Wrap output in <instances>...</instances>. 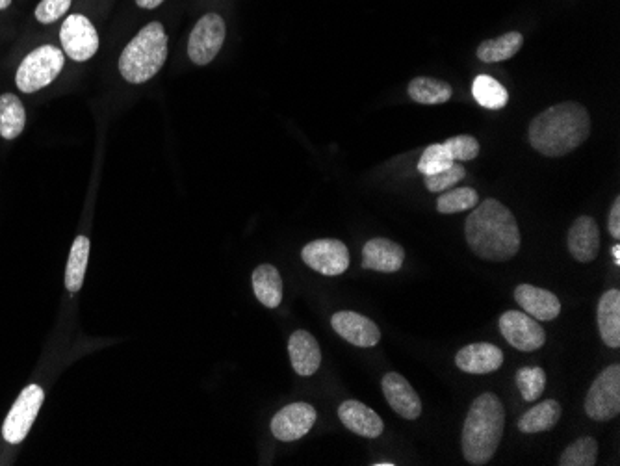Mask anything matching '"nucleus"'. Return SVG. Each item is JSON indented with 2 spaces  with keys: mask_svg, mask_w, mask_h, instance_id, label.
<instances>
[{
  "mask_svg": "<svg viewBox=\"0 0 620 466\" xmlns=\"http://www.w3.org/2000/svg\"><path fill=\"white\" fill-rule=\"evenodd\" d=\"M570 255L578 262H593L600 253V229L591 216H580L574 220L567 234Z\"/></svg>",
  "mask_w": 620,
  "mask_h": 466,
  "instance_id": "obj_17",
  "label": "nucleus"
},
{
  "mask_svg": "<svg viewBox=\"0 0 620 466\" xmlns=\"http://www.w3.org/2000/svg\"><path fill=\"white\" fill-rule=\"evenodd\" d=\"M227 26L220 13L203 15L188 39V56L195 65H208L220 54Z\"/></svg>",
  "mask_w": 620,
  "mask_h": 466,
  "instance_id": "obj_8",
  "label": "nucleus"
},
{
  "mask_svg": "<svg viewBox=\"0 0 620 466\" xmlns=\"http://www.w3.org/2000/svg\"><path fill=\"white\" fill-rule=\"evenodd\" d=\"M611 255H613V260H615V266H620V244H615V246L611 247Z\"/></svg>",
  "mask_w": 620,
  "mask_h": 466,
  "instance_id": "obj_38",
  "label": "nucleus"
},
{
  "mask_svg": "<svg viewBox=\"0 0 620 466\" xmlns=\"http://www.w3.org/2000/svg\"><path fill=\"white\" fill-rule=\"evenodd\" d=\"M504 429V403L496 394L483 392L470 405L463 426L461 448L466 461L474 466L487 465L502 442Z\"/></svg>",
  "mask_w": 620,
  "mask_h": 466,
  "instance_id": "obj_3",
  "label": "nucleus"
},
{
  "mask_svg": "<svg viewBox=\"0 0 620 466\" xmlns=\"http://www.w3.org/2000/svg\"><path fill=\"white\" fill-rule=\"evenodd\" d=\"M331 325L336 333L357 348H374L381 340L379 327L357 312L340 311L333 314Z\"/></svg>",
  "mask_w": 620,
  "mask_h": 466,
  "instance_id": "obj_13",
  "label": "nucleus"
},
{
  "mask_svg": "<svg viewBox=\"0 0 620 466\" xmlns=\"http://www.w3.org/2000/svg\"><path fill=\"white\" fill-rule=\"evenodd\" d=\"M381 387H383V394L387 398L388 405L394 409L396 415H400L405 420H416L422 415L420 396L401 374H396V372L385 374Z\"/></svg>",
  "mask_w": 620,
  "mask_h": 466,
  "instance_id": "obj_14",
  "label": "nucleus"
},
{
  "mask_svg": "<svg viewBox=\"0 0 620 466\" xmlns=\"http://www.w3.org/2000/svg\"><path fill=\"white\" fill-rule=\"evenodd\" d=\"M168 58V34L162 23L143 26L119 56V71L130 84H143L155 77Z\"/></svg>",
  "mask_w": 620,
  "mask_h": 466,
  "instance_id": "obj_4",
  "label": "nucleus"
},
{
  "mask_svg": "<svg viewBox=\"0 0 620 466\" xmlns=\"http://www.w3.org/2000/svg\"><path fill=\"white\" fill-rule=\"evenodd\" d=\"M409 97L418 104H444L452 99V86L444 80L431 77H416L409 84Z\"/></svg>",
  "mask_w": 620,
  "mask_h": 466,
  "instance_id": "obj_26",
  "label": "nucleus"
},
{
  "mask_svg": "<svg viewBox=\"0 0 620 466\" xmlns=\"http://www.w3.org/2000/svg\"><path fill=\"white\" fill-rule=\"evenodd\" d=\"M591 134V117L580 103L554 104L530 123L531 147L543 156L557 158L578 149Z\"/></svg>",
  "mask_w": 620,
  "mask_h": 466,
  "instance_id": "obj_2",
  "label": "nucleus"
},
{
  "mask_svg": "<svg viewBox=\"0 0 620 466\" xmlns=\"http://www.w3.org/2000/svg\"><path fill=\"white\" fill-rule=\"evenodd\" d=\"M73 0H41L36 8V19L43 25L56 23L60 17L69 12Z\"/></svg>",
  "mask_w": 620,
  "mask_h": 466,
  "instance_id": "obj_35",
  "label": "nucleus"
},
{
  "mask_svg": "<svg viewBox=\"0 0 620 466\" xmlns=\"http://www.w3.org/2000/svg\"><path fill=\"white\" fill-rule=\"evenodd\" d=\"M598 461V442L593 437H582L572 442L559 457L561 466H595Z\"/></svg>",
  "mask_w": 620,
  "mask_h": 466,
  "instance_id": "obj_30",
  "label": "nucleus"
},
{
  "mask_svg": "<svg viewBox=\"0 0 620 466\" xmlns=\"http://www.w3.org/2000/svg\"><path fill=\"white\" fill-rule=\"evenodd\" d=\"M500 333L515 350L526 353L541 350L546 342L541 324L520 311H507L500 316Z\"/></svg>",
  "mask_w": 620,
  "mask_h": 466,
  "instance_id": "obj_11",
  "label": "nucleus"
},
{
  "mask_svg": "<svg viewBox=\"0 0 620 466\" xmlns=\"http://www.w3.org/2000/svg\"><path fill=\"white\" fill-rule=\"evenodd\" d=\"M444 147L452 155L453 162H468V160L478 158L479 155L478 140L474 136H468V134L453 136L444 142Z\"/></svg>",
  "mask_w": 620,
  "mask_h": 466,
  "instance_id": "obj_34",
  "label": "nucleus"
},
{
  "mask_svg": "<svg viewBox=\"0 0 620 466\" xmlns=\"http://www.w3.org/2000/svg\"><path fill=\"white\" fill-rule=\"evenodd\" d=\"M255 296L268 309H277L283 301V279L272 264H260L251 277Z\"/></svg>",
  "mask_w": 620,
  "mask_h": 466,
  "instance_id": "obj_22",
  "label": "nucleus"
},
{
  "mask_svg": "<svg viewBox=\"0 0 620 466\" xmlns=\"http://www.w3.org/2000/svg\"><path fill=\"white\" fill-rule=\"evenodd\" d=\"M608 231L615 240L620 238V197H615L613 205L609 208Z\"/></svg>",
  "mask_w": 620,
  "mask_h": 466,
  "instance_id": "obj_36",
  "label": "nucleus"
},
{
  "mask_svg": "<svg viewBox=\"0 0 620 466\" xmlns=\"http://www.w3.org/2000/svg\"><path fill=\"white\" fill-rule=\"evenodd\" d=\"M65 65L64 52L52 45H43L30 52L19 65L15 84L19 91L36 93L47 88L62 73Z\"/></svg>",
  "mask_w": 620,
  "mask_h": 466,
  "instance_id": "obj_5",
  "label": "nucleus"
},
{
  "mask_svg": "<svg viewBox=\"0 0 620 466\" xmlns=\"http://www.w3.org/2000/svg\"><path fill=\"white\" fill-rule=\"evenodd\" d=\"M45 400V392L38 385H28L13 403L12 411L2 426V437L10 444H19L26 439L38 418L39 409Z\"/></svg>",
  "mask_w": 620,
  "mask_h": 466,
  "instance_id": "obj_7",
  "label": "nucleus"
},
{
  "mask_svg": "<svg viewBox=\"0 0 620 466\" xmlns=\"http://www.w3.org/2000/svg\"><path fill=\"white\" fill-rule=\"evenodd\" d=\"M375 466H394V463H375Z\"/></svg>",
  "mask_w": 620,
  "mask_h": 466,
  "instance_id": "obj_40",
  "label": "nucleus"
},
{
  "mask_svg": "<svg viewBox=\"0 0 620 466\" xmlns=\"http://www.w3.org/2000/svg\"><path fill=\"white\" fill-rule=\"evenodd\" d=\"M585 413L596 422H608L620 413V364H609L596 377L585 398Z\"/></svg>",
  "mask_w": 620,
  "mask_h": 466,
  "instance_id": "obj_6",
  "label": "nucleus"
},
{
  "mask_svg": "<svg viewBox=\"0 0 620 466\" xmlns=\"http://www.w3.org/2000/svg\"><path fill=\"white\" fill-rule=\"evenodd\" d=\"M596 320L602 342L617 350L620 346V292L617 288H611L602 294L598 301Z\"/></svg>",
  "mask_w": 620,
  "mask_h": 466,
  "instance_id": "obj_21",
  "label": "nucleus"
},
{
  "mask_svg": "<svg viewBox=\"0 0 620 466\" xmlns=\"http://www.w3.org/2000/svg\"><path fill=\"white\" fill-rule=\"evenodd\" d=\"M524 45V36L520 32H507L496 39H487L479 43L478 58L485 64H498L513 58Z\"/></svg>",
  "mask_w": 620,
  "mask_h": 466,
  "instance_id": "obj_25",
  "label": "nucleus"
},
{
  "mask_svg": "<svg viewBox=\"0 0 620 466\" xmlns=\"http://www.w3.org/2000/svg\"><path fill=\"white\" fill-rule=\"evenodd\" d=\"M561 416H563L561 403L557 400H546V402L537 403L535 407H531L530 411L518 420V429H520V433H526V435L544 433V431L556 428Z\"/></svg>",
  "mask_w": 620,
  "mask_h": 466,
  "instance_id": "obj_23",
  "label": "nucleus"
},
{
  "mask_svg": "<svg viewBox=\"0 0 620 466\" xmlns=\"http://www.w3.org/2000/svg\"><path fill=\"white\" fill-rule=\"evenodd\" d=\"M405 251L400 244L387 238H372L362 247V268L374 272L394 273L401 270Z\"/></svg>",
  "mask_w": 620,
  "mask_h": 466,
  "instance_id": "obj_16",
  "label": "nucleus"
},
{
  "mask_svg": "<svg viewBox=\"0 0 620 466\" xmlns=\"http://www.w3.org/2000/svg\"><path fill=\"white\" fill-rule=\"evenodd\" d=\"M316 418V409L310 403H290L273 416V437L283 442L299 441L314 428Z\"/></svg>",
  "mask_w": 620,
  "mask_h": 466,
  "instance_id": "obj_12",
  "label": "nucleus"
},
{
  "mask_svg": "<svg viewBox=\"0 0 620 466\" xmlns=\"http://www.w3.org/2000/svg\"><path fill=\"white\" fill-rule=\"evenodd\" d=\"M479 195L474 188L461 186L442 192L437 199V210L440 214H459L465 210L478 207Z\"/></svg>",
  "mask_w": 620,
  "mask_h": 466,
  "instance_id": "obj_29",
  "label": "nucleus"
},
{
  "mask_svg": "<svg viewBox=\"0 0 620 466\" xmlns=\"http://www.w3.org/2000/svg\"><path fill=\"white\" fill-rule=\"evenodd\" d=\"M466 177V169L461 164H453L448 169L435 173V175H426V188L431 194H442L446 190L453 188L455 184L463 181Z\"/></svg>",
  "mask_w": 620,
  "mask_h": 466,
  "instance_id": "obj_33",
  "label": "nucleus"
},
{
  "mask_svg": "<svg viewBox=\"0 0 620 466\" xmlns=\"http://www.w3.org/2000/svg\"><path fill=\"white\" fill-rule=\"evenodd\" d=\"M88 259H90V240L86 236H78L71 246L67 268H65V288L71 294H77L84 285Z\"/></svg>",
  "mask_w": 620,
  "mask_h": 466,
  "instance_id": "obj_27",
  "label": "nucleus"
},
{
  "mask_svg": "<svg viewBox=\"0 0 620 466\" xmlns=\"http://www.w3.org/2000/svg\"><path fill=\"white\" fill-rule=\"evenodd\" d=\"M164 0H136V4L143 10H155Z\"/></svg>",
  "mask_w": 620,
  "mask_h": 466,
  "instance_id": "obj_37",
  "label": "nucleus"
},
{
  "mask_svg": "<svg viewBox=\"0 0 620 466\" xmlns=\"http://www.w3.org/2000/svg\"><path fill=\"white\" fill-rule=\"evenodd\" d=\"M338 418L342 420V424L351 433H357L359 437H364V439H377L385 431V424H383L381 416L372 411L368 405L357 402V400L340 403Z\"/></svg>",
  "mask_w": 620,
  "mask_h": 466,
  "instance_id": "obj_18",
  "label": "nucleus"
},
{
  "mask_svg": "<svg viewBox=\"0 0 620 466\" xmlns=\"http://www.w3.org/2000/svg\"><path fill=\"white\" fill-rule=\"evenodd\" d=\"M26 125L25 106L13 93L0 95V136L15 140L23 134Z\"/></svg>",
  "mask_w": 620,
  "mask_h": 466,
  "instance_id": "obj_24",
  "label": "nucleus"
},
{
  "mask_svg": "<svg viewBox=\"0 0 620 466\" xmlns=\"http://www.w3.org/2000/svg\"><path fill=\"white\" fill-rule=\"evenodd\" d=\"M455 364L465 374H476V376L492 374L502 368L504 351L487 342L468 344L455 355Z\"/></svg>",
  "mask_w": 620,
  "mask_h": 466,
  "instance_id": "obj_15",
  "label": "nucleus"
},
{
  "mask_svg": "<svg viewBox=\"0 0 620 466\" xmlns=\"http://www.w3.org/2000/svg\"><path fill=\"white\" fill-rule=\"evenodd\" d=\"M452 155L448 153V149L444 147V143H431L429 147H426V151L420 156L418 160V171L426 177V175H435L440 173L444 169L453 166Z\"/></svg>",
  "mask_w": 620,
  "mask_h": 466,
  "instance_id": "obj_32",
  "label": "nucleus"
},
{
  "mask_svg": "<svg viewBox=\"0 0 620 466\" xmlns=\"http://www.w3.org/2000/svg\"><path fill=\"white\" fill-rule=\"evenodd\" d=\"M472 95L479 106L489 110H500L509 101V93L504 86L491 75H479L472 84Z\"/></svg>",
  "mask_w": 620,
  "mask_h": 466,
  "instance_id": "obj_28",
  "label": "nucleus"
},
{
  "mask_svg": "<svg viewBox=\"0 0 620 466\" xmlns=\"http://www.w3.org/2000/svg\"><path fill=\"white\" fill-rule=\"evenodd\" d=\"M515 299L526 314L541 322H552L561 312V301L556 294L539 286L518 285Z\"/></svg>",
  "mask_w": 620,
  "mask_h": 466,
  "instance_id": "obj_19",
  "label": "nucleus"
},
{
  "mask_svg": "<svg viewBox=\"0 0 620 466\" xmlns=\"http://www.w3.org/2000/svg\"><path fill=\"white\" fill-rule=\"evenodd\" d=\"M301 259L310 270L327 277L342 275L349 268V251L346 244L333 238L314 240L301 251Z\"/></svg>",
  "mask_w": 620,
  "mask_h": 466,
  "instance_id": "obj_10",
  "label": "nucleus"
},
{
  "mask_svg": "<svg viewBox=\"0 0 620 466\" xmlns=\"http://www.w3.org/2000/svg\"><path fill=\"white\" fill-rule=\"evenodd\" d=\"M466 242L472 253L489 262H507L520 251L517 218L498 199H485L466 218Z\"/></svg>",
  "mask_w": 620,
  "mask_h": 466,
  "instance_id": "obj_1",
  "label": "nucleus"
},
{
  "mask_svg": "<svg viewBox=\"0 0 620 466\" xmlns=\"http://www.w3.org/2000/svg\"><path fill=\"white\" fill-rule=\"evenodd\" d=\"M64 52L75 62H88L99 51V34L88 17L73 13L60 30Z\"/></svg>",
  "mask_w": 620,
  "mask_h": 466,
  "instance_id": "obj_9",
  "label": "nucleus"
},
{
  "mask_svg": "<svg viewBox=\"0 0 620 466\" xmlns=\"http://www.w3.org/2000/svg\"><path fill=\"white\" fill-rule=\"evenodd\" d=\"M10 4H12V0H0V12L6 10Z\"/></svg>",
  "mask_w": 620,
  "mask_h": 466,
  "instance_id": "obj_39",
  "label": "nucleus"
},
{
  "mask_svg": "<svg viewBox=\"0 0 620 466\" xmlns=\"http://www.w3.org/2000/svg\"><path fill=\"white\" fill-rule=\"evenodd\" d=\"M517 385L526 402H535L543 396L546 372L539 366H524L517 372Z\"/></svg>",
  "mask_w": 620,
  "mask_h": 466,
  "instance_id": "obj_31",
  "label": "nucleus"
},
{
  "mask_svg": "<svg viewBox=\"0 0 620 466\" xmlns=\"http://www.w3.org/2000/svg\"><path fill=\"white\" fill-rule=\"evenodd\" d=\"M288 355L298 376H312L322 364V350L318 340L307 331H294L288 340Z\"/></svg>",
  "mask_w": 620,
  "mask_h": 466,
  "instance_id": "obj_20",
  "label": "nucleus"
}]
</instances>
